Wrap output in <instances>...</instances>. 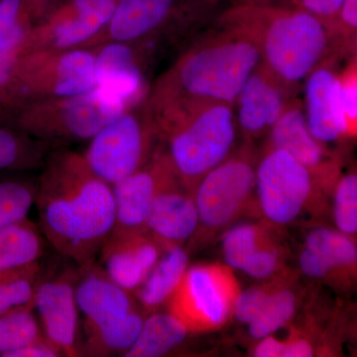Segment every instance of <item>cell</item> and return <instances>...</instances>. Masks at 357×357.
Masks as SVG:
<instances>
[{"instance_id": "cell-30", "label": "cell", "mask_w": 357, "mask_h": 357, "mask_svg": "<svg viewBox=\"0 0 357 357\" xmlns=\"http://www.w3.org/2000/svg\"><path fill=\"white\" fill-rule=\"evenodd\" d=\"M296 297L291 291H280L269 295L261 312L249 325V333L256 340L269 337L280 330L293 318Z\"/></svg>"}, {"instance_id": "cell-18", "label": "cell", "mask_w": 357, "mask_h": 357, "mask_svg": "<svg viewBox=\"0 0 357 357\" xmlns=\"http://www.w3.org/2000/svg\"><path fill=\"white\" fill-rule=\"evenodd\" d=\"M119 0H66L52 13L47 27L52 43L68 49L83 43L109 24Z\"/></svg>"}, {"instance_id": "cell-44", "label": "cell", "mask_w": 357, "mask_h": 357, "mask_svg": "<svg viewBox=\"0 0 357 357\" xmlns=\"http://www.w3.org/2000/svg\"><path fill=\"white\" fill-rule=\"evenodd\" d=\"M234 3L260 4V6H287L289 0H234Z\"/></svg>"}, {"instance_id": "cell-4", "label": "cell", "mask_w": 357, "mask_h": 357, "mask_svg": "<svg viewBox=\"0 0 357 357\" xmlns=\"http://www.w3.org/2000/svg\"><path fill=\"white\" fill-rule=\"evenodd\" d=\"M169 142V159L185 188L229 158L236 143L237 123L234 105L202 102L156 117Z\"/></svg>"}, {"instance_id": "cell-12", "label": "cell", "mask_w": 357, "mask_h": 357, "mask_svg": "<svg viewBox=\"0 0 357 357\" xmlns=\"http://www.w3.org/2000/svg\"><path fill=\"white\" fill-rule=\"evenodd\" d=\"M220 0H119L109 22L115 42L134 41L156 31L169 21L204 20Z\"/></svg>"}, {"instance_id": "cell-1", "label": "cell", "mask_w": 357, "mask_h": 357, "mask_svg": "<svg viewBox=\"0 0 357 357\" xmlns=\"http://www.w3.org/2000/svg\"><path fill=\"white\" fill-rule=\"evenodd\" d=\"M35 206L47 243L77 267L98 260L115 225L112 185L73 152L54 155L37 187Z\"/></svg>"}, {"instance_id": "cell-9", "label": "cell", "mask_w": 357, "mask_h": 357, "mask_svg": "<svg viewBox=\"0 0 357 357\" xmlns=\"http://www.w3.org/2000/svg\"><path fill=\"white\" fill-rule=\"evenodd\" d=\"M255 187L264 215L277 225H287L306 206L312 173L287 152L269 149L256 168Z\"/></svg>"}, {"instance_id": "cell-3", "label": "cell", "mask_w": 357, "mask_h": 357, "mask_svg": "<svg viewBox=\"0 0 357 357\" xmlns=\"http://www.w3.org/2000/svg\"><path fill=\"white\" fill-rule=\"evenodd\" d=\"M218 26L217 33L195 45L157 83L151 98L156 116L202 102L234 105L261 56L248 34Z\"/></svg>"}, {"instance_id": "cell-5", "label": "cell", "mask_w": 357, "mask_h": 357, "mask_svg": "<svg viewBox=\"0 0 357 357\" xmlns=\"http://www.w3.org/2000/svg\"><path fill=\"white\" fill-rule=\"evenodd\" d=\"M157 128L150 119L126 112L91 138L84 158L112 185L149 161Z\"/></svg>"}, {"instance_id": "cell-13", "label": "cell", "mask_w": 357, "mask_h": 357, "mask_svg": "<svg viewBox=\"0 0 357 357\" xmlns=\"http://www.w3.org/2000/svg\"><path fill=\"white\" fill-rule=\"evenodd\" d=\"M76 297L84 317V333L114 331L140 307L133 294L115 283L98 262L79 267Z\"/></svg>"}, {"instance_id": "cell-26", "label": "cell", "mask_w": 357, "mask_h": 357, "mask_svg": "<svg viewBox=\"0 0 357 357\" xmlns=\"http://www.w3.org/2000/svg\"><path fill=\"white\" fill-rule=\"evenodd\" d=\"M46 0H0V52L22 54L28 20Z\"/></svg>"}, {"instance_id": "cell-34", "label": "cell", "mask_w": 357, "mask_h": 357, "mask_svg": "<svg viewBox=\"0 0 357 357\" xmlns=\"http://www.w3.org/2000/svg\"><path fill=\"white\" fill-rule=\"evenodd\" d=\"M20 53L0 52V116L15 107L23 91Z\"/></svg>"}, {"instance_id": "cell-33", "label": "cell", "mask_w": 357, "mask_h": 357, "mask_svg": "<svg viewBox=\"0 0 357 357\" xmlns=\"http://www.w3.org/2000/svg\"><path fill=\"white\" fill-rule=\"evenodd\" d=\"M222 248L227 265L243 269L249 257L259 248L257 229L249 225L234 227L223 237Z\"/></svg>"}, {"instance_id": "cell-10", "label": "cell", "mask_w": 357, "mask_h": 357, "mask_svg": "<svg viewBox=\"0 0 357 357\" xmlns=\"http://www.w3.org/2000/svg\"><path fill=\"white\" fill-rule=\"evenodd\" d=\"M256 168L250 156L227 158L198 184L194 199L199 222L208 229H220L241 211L255 187Z\"/></svg>"}, {"instance_id": "cell-31", "label": "cell", "mask_w": 357, "mask_h": 357, "mask_svg": "<svg viewBox=\"0 0 357 357\" xmlns=\"http://www.w3.org/2000/svg\"><path fill=\"white\" fill-rule=\"evenodd\" d=\"M41 157V150L25 136L0 126V171L31 168Z\"/></svg>"}, {"instance_id": "cell-39", "label": "cell", "mask_w": 357, "mask_h": 357, "mask_svg": "<svg viewBox=\"0 0 357 357\" xmlns=\"http://www.w3.org/2000/svg\"><path fill=\"white\" fill-rule=\"evenodd\" d=\"M278 264V255L273 249L258 248L243 268L244 272L256 279L270 276Z\"/></svg>"}, {"instance_id": "cell-42", "label": "cell", "mask_w": 357, "mask_h": 357, "mask_svg": "<svg viewBox=\"0 0 357 357\" xmlns=\"http://www.w3.org/2000/svg\"><path fill=\"white\" fill-rule=\"evenodd\" d=\"M260 344L256 347L255 356L257 357H282L284 342L270 337L261 338Z\"/></svg>"}, {"instance_id": "cell-21", "label": "cell", "mask_w": 357, "mask_h": 357, "mask_svg": "<svg viewBox=\"0 0 357 357\" xmlns=\"http://www.w3.org/2000/svg\"><path fill=\"white\" fill-rule=\"evenodd\" d=\"M188 268L189 258L180 245L164 249L163 255L147 278L132 293L139 306L148 312H154L166 305Z\"/></svg>"}, {"instance_id": "cell-2", "label": "cell", "mask_w": 357, "mask_h": 357, "mask_svg": "<svg viewBox=\"0 0 357 357\" xmlns=\"http://www.w3.org/2000/svg\"><path fill=\"white\" fill-rule=\"evenodd\" d=\"M218 22L248 34L261 64L294 95L314 70L349 52L328 26L293 6L234 3Z\"/></svg>"}, {"instance_id": "cell-8", "label": "cell", "mask_w": 357, "mask_h": 357, "mask_svg": "<svg viewBox=\"0 0 357 357\" xmlns=\"http://www.w3.org/2000/svg\"><path fill=\"white\" fill-rule=\"evenodd\" d=\"M234 290V282L220 268H188L166 306L189 331L201 325L218 326L229 316L237 296Z\"/></svg>"}, {"instance_id": "cell-6", "label": "cell", "mask_w": 357, "mask_h": 357, "mask_svg": "<svg viewBox=\"0 0 357 357\" xmlns=\"http://www.w3.org/2000/svg\"><path fill=\"white\" fill-rule=\"evenodd\" d=\"M128 107L96 86L83 95L62 98L53 109L55 115H23L20 126L43 139L91 140Z\"/></svg>"}, {"instance_id": "cell-14", "label": "cell", "mask_w": 357, "mask_h": 357, "mask_svg": "<svg viewBox=\"0 0 357 357\" xmlns=\"http://www.w3.org/2000/svg\"><path fill=\"white\" fill-rule=\"evenodd\" d=\"M294 96L260 63L234 102L237 126L249 137H259L269 132Z\"/></svg>"}, {"instance_id": "cell-16", "label": "cell", "mask_w": 357, "mask_h": 357, "mask_svg": "<svg viewBox=\"0 0 357 357\" xmlns=\"http://www.w3.org/2000/svg\"><path fill=\"white\" fill-rule=\"evenodd\" d=\"M303 107L310 132L321 144L351 134L338 98V75L333 63L321 66L307 77Z\"/></svg>"}, {"instance_id": "cell-41", "label": "cell", "mask_w": 357, "mask_h": 357, "mask_svg": "<svg viewBox=\"0 0 357 357\" xmlns=\"http://www.w3.org/2000/svg\"><path fill=\"white\" fill-rule=\"evenodd\" d=\"M6 357H61V354L42 337L14 349Z\"/></svg>"}, {"instance_id": "cell-7", "label": "cell", "mask_w": 357, "mask_h": 357, "mask_svg": "<svg viewBox=\"0 0 357 357\" xmlns=\"http://www.w3.org/2000/svg\"><path fill=\"white\" fill-rule=\"evenodd\" d=\"M77 279L79 267L74 263L51 274L44 271L35 293L33 305L42 333L61 356H79Z\"/></svg>"}, {"instance_id": "cell-36", "label": "cell", "mask_w": 357, "mask_h": 357, "mask_svg": "<svg viewBox=\"0 0 357 357\" xmlns=\"http://www.w3.org/2000/svg\"><path fill=\"white\" fill-rule=\"evenodd\" d=\"M269 294L261 289L252 288L243 291L236 296L234 302V311L236 318L241 323L250 324L258 316Z\"/></svg>"}, {"instance_id": "cell-32", "label": "cell", "mask_w": 357, "mask_h": 357, "mask_svg": "<svg viewBox=\"0 0 357 357\" xmlns=\"http://www.w3.org/2000/svg\"><path fill=\"white\" fill-rule=\"evenodd\" d=\"M335 222L347 236L357 231V177L351 173L340 178L335 195Z\"/></svg>"}, {"instance_id": "cell-11", "label": "cell", "mask_w": 357, "mask_h": 357, "mask_svg": "<svg viewBox=\"0 0 357 357\" xmlns=\"http://www.w3.org/2000/svg\"><path fill=\"white\" fill-rule=\"evenodd\" d=\"M177 180L168 155L156 152L144 166L112 185L115 225L112 236L146 231L148 215L157 195Z\"/></svg>"}, {"instance_id": "cell-29", "label": "cell", "mask_w": 357, "mask_h": 357, "mask_svg": "<svg viewBox=\"0 0 357 357\" xmlns=\"http://www.w3.org/2000/svg\"><path fill=\"white\" fill-rule=\"evenodd\" d=\"M306 248L318 253L333 268L351 266L356 261V244L340 230H312L306 239Z\"/></svg>"}, {"instance_id": "cell-20", "label": "cell", "mask_w": 357, "mask_h": 357, "mask_svg": "<svg viewBox=\"0 0 357 357\" xmlns=\"http://www.w3.org/2000/svg\"><path fill=\"white\" fill-rule=\"evenodd\" d=\"M96 86L129 105L139 96L142 75L131 49L116 42L96 57Z\"/></svg>"}, {"instance_id": "cell-23", "label": "cell", "mask_w": 357, "mask_h": 357, "mask_svg": "<svg viewBox=\"0 0 357 357\" xmlns=\"http://www.w3.org/2000/svg\"><path fill=\"white\" fill-rule=\"evenodd\" d=\"M188 333L185 324L171 312H155L144 319L139 335L123 356H166L185 342Z\"/></svg>"}, {"instance_id": "cell-43", "label": "cell", "mask_w": 357, "mask_h": 357, "mask_svg": "<svg viewBox=\"0 0 357 357\" xmlns=\"http://www.w3.org/2000/svg\"><path fill=\"white\" fill-rule=\"evenodd\" d=\"M314 354L312 345L306 340H295L284 345L282 357H311Z\"/></svg>"}, {"instance_id": "cell-28", "label": "cell", "mask_w": 357, "mask_h": 357, "mask_svg": "<svg viewBox=\"0 0 357 357\" xmlns=\"http://www.w3.org/2000/svg\"><path fill=\"white\" fill-rule=\"evenodd\" d=\"M44 337L34 306L0 316V357L33 340Z\"/></svg>"}, {"instance_id": "cell-19", "label": "cell", "mask_w": 357, "mask_h": 357, "mask_svg": "<svg viewBox=\"0 0 357 357\" xmlns=\"http://www.w3.org/2000/svg\"><path fill=\"white\" fill-rule=\"evenodd\" d=\"M270 149L287 152L312 174L328 163V153L307 128L304 107L295 98L269 131Z\"/></svg>"}, {"instance_id": "cell-24", "label": "cell", "mask_w": 357, "mask_h": 357, "mask_svg": "<svg viewBox=\"0 0 357 357\" xmlns=\"http://www.w3.org/2000/svg\"><path fill=\"white\" fill-rule=\"evenodd\" d=\"M46 245L38 225L28 218L0 229V271L42 260Z\"/></svg>"}, {"instance_id": "cell-17", "label": "cell", "mask_w": 357, "mask_h": 357, "mask_svg": "<svg viewBox=\"0 0 357 357\" xmlns=\"http://www.w3.org/2000/svg\"><path fill=\"white\" fill-rule=\"evenodd\" d=\"M199 222L194 197L181 190L177 180L157 195L145 230L164 250L181 246L196 231Z\"/></svg>"}, {"instance_id": "cell-38", "label": "cell", "mask_w": 357, "mask_h": 357, "mask_svg": "<svg viewBox=\"0 0 357 357\" xmlns=\"http://www.w3.org/2000/svg\"><path fill=\"white\" fill-rule=\"evenodd\" d=\"M344 1V0H289L288 6L296 7L312 14L335 32L333 27Z\"/></svg>"}, {"instance_id": "cell-40", "label": "cell", "mask_w": 357, "mask_h": 357, "mask_svg": "<svg viewBox=\"0 0 357 357\" xmlns=\"http://www.w3.org/2000/svg\"><path fill=\"white\" fill-rule=\"evenodd\" d=\"M300 265L305 274L314 278L325 277L333 270L324 258L307 248H305L301 255Z\"/></svg>"}, {"instance_id": "cell-22", "label": "cell", "mask_w": 357, "mask_h": 357, "mask_svg": "<svg viewBox=\"0 0 357 357\" xmlns=\"http://www.w3.org/2000/svg\"><path fill=\"white\" fill-rule=\"evenodd\" d=\"M42 84V89L61 98L88 93L96 86L95 56L86 51L66 52L54 61Z\"/></svg>"}, {"instance_id": "cell-35", "label": "cell", "mask_w": 357, "mask_h": 357, "mask_svg": "<svg viewBox=\"0 0 357 357\" xmlns=\"http://www.w3.org/2000/svg\"><path fill=\"white\" fill-rule=\"evenodd\" d=\"M338 98L349 123L351 135L356 131L357 121V79L356 60L338 75Z\"/></svg>"}, {"instance_id": "cell-15", "label": "cell", "mask_w": 357, "mask_h": 357, "mask_svg": "<svg viewBox=\"0 0 357 357\" xmlns=\"http://www.w3.org/2000/svg\"><path fill=\"white\" fill-rule=\"evenodd\" d=\"M163 248L147 231L110 236L98 260L100 267L121 287L133 293L147 278Z\"/></svg>"}, {"instance_id": "cell-37", "label": "cell", "mask_w": 357, "mask_h": 357, "mask_svg": "<svg viewBox=\"0 0 357 357\" xmlns=\"http://www.w3.org/2000/svg\"><path fill=\"white\" fill-rule=\"evenodd\" d=\"M333 30L344 42L347 50L356 49L357 0H344L337 14Z\"/></svg>"}, {"instance_id": "cell-27", "label": "cell", "mask_w": 357, "mask_h": 357, "mask_svg": "<svg viewBox=\"0 0 357 357\" xmlns=\"http://www.w3.org/2000/svg\"><path fill=\"white\" fill-rule=\"evenodd\" d=\"M37 187L20 178L0 180V229L28 218L35 206Z\"/></svg>"}, {"instance_id": "cell-25", "label": "cell", "mask_w": 357, "mask_h": 357, "mask_svg": "<svg viewBox=\"0 0 357 357\" xmlns=\"http://www.w3.org/2000/svg\"><path fill=\"white\" fill-rule=\"evenodd\" d=\"M43 274L42 260L0 271V316L34 306L35 293Z\"/></svg>"}]
</instances>
